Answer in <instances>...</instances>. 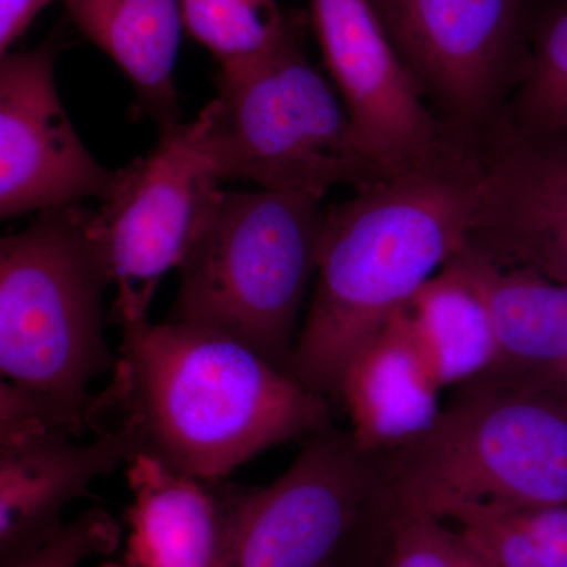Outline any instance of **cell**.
I'll return each instance as SVG.
<instances>
[{"instance_id": "obj_23", "label": "cell", "mask_w": 567, "mask_h": 567, "mask_svg": "<svg viewBox=\"0 0 567 567\" xmlns=\"http://www.w3.org/2000/svg\"><path fill=\"white\" fill-rule=\"evenodd\" d=\"M121 536L118 522L106 511L92 507L66 524L51 543L14 567H80L85 559L114 554Z\"/></svg>"}, {"instance_id": "obj_3", "label": "cell", "mask_w": 567, "mask_h": 567, "mask_svg": "<svg viewBox=\"0 0 567 567\" xmlns=\"http://www.w3.org/2000/svg\"><path fill=\"white\" fill-rule=\"evenodd\" d=\"M382 454L394 507L567 502V383L492 365L457 386L427 434Z\"/></svg>"}, {"instance_id": "obj_9", "label": "cell", "mask_w": 567, "mask_h": 567, "mask_svg": "<svg viewBox=\"0 0 567 567\" xmlns=\"http://www.w3.org/2000/svg\"><path fill=\"white\" fill-rule=\"evenodd\" d=\"M423 95L456 136L498 115L527 54L536 0H371Z\"/></svg>"}, {"instance_id": "obj_15", "label": "cell", "mask_w": 567, "mask_h": 567, "mask_svg": "<svg viewBox=\"0 0 567 567\" xmlns=\"http://www.w3.org/2000/svg\"><path fill=\"white\" fill-rule=\"evenodd\" d=\"M132 502L123 559L134 567H224L215 484L137 454L126 464Z\"/></svg>"}, {"instance_id": "obj_6", "label": "cell", "mask_w": 567, "mask_h": 567, "mask_svg": "<svg viewBox=\"0 0 567 567\" xmlns=\"http://www.w3.org/2000/svg\"><path fill=\"white\" fill-rule=\"evenodd\" d=\"M320 203L300 193L223 189L177 268L166 320L223 331L290 374L298 317L319 267Z\"/></svg>"}, {"instance_id": "obj_17", "label": "cell", "mask_w": 567, "mask_h": 567, "mask_svg": "<svg viewBox=\"0 0 567 567\" xmlns=\"http://www.w3.org/2000/svg\"><path fill=\"white\" fill-rule=\"evenodd\" d=\"M454 259L491 312L498 347L494 365L567 383V284L498 267L466 246Z\"/></svg>"}, {"instance_id": "obj_14", "label": "cell", "mask_w": 567, "mask_h": 567, "mask_svg": "<svg viewBox=\"0 0 567 567\" xmlns=\"http://www.w3.org/2000/svg\"><path fill=\"white\" fill-rule=\"evenodd\" d=\"M442 390L404 308L353 354L334 399L364 450L391 453L431 431L442 413Z\"/></svg>"}, {"instance_id": "obj_25", "label": "cell", "mask_w": 567, "mask_h": 567, "mask_svg": "<svg viewBox=\"0 0 567 567\" xmlns=\"http://www.w3.org/2000/svg\"><path fill=\"white\" fill-rule=\"evenodd\" d=\"M100 567H134L132 565H130L128 561H125V559H118V561H107V563H103L102 566Z\"/></svg>"}, {"instance_id": "obj_21", "label": "cell", "mask_w": 567, "mask_h": 567, "mask_svg": "<svg viewBox=\"0 0 567 567\" xmlns=\"http://www.w3.org/2000/svg\"><path fill=\"white\" fill-rule=\"evenodd\" d=\"M183 29L219 65L274 43L289 18L276 0H181Z\"/></svg>"}, {"instance_id": "obj_22", "label": "cell", "mask_w": 567, "mask_h": 567, "mask_svg": "<svg viewBox=\"0 0 567 567\" xmlns=\"http://www.w3.org/2000/svg\"><path fill=\"white\" fill-rule=\"evenodd\" d=\"M385 554L386 567H495L443 518L394 506Z\"/></svg>"}, {"instance_id": "obj_20", "label": "cell", "mask_w": 567, "mask_h": 567, "mask_svg": "<svg viewBox=\"0 0 567 567\" xmlns=\"http://www.w3.org/2000/svg\"><path fill=\"white\" fill-rule=\"evenodd\" d=\"M517 84V122L567 133V0L537 6Z\"/></svg>"}, {"instance_id": "obj_19", "label": "cell", "mask_w": 567, "mask_h": 567, "mask_svg": "<svg viewBox=\"0 0 567 567\" xmlns=\"http://www.w3.org/2000/svg\"><path fill=\"white\" fill-rule=\"evenodd\" d=\"M442 518L495 567H567V502L464 505Z\"/></svg>"}, {"instance_id": "obj_24", "label": "cell", "mask_w": 567, "mask_h": 567, "mask_svg": "<svg viewBox=\"0 0 567 567\" xmlns=\"http://www.w3.org/2000/svg\"><path fill=\"white\" fill-rule=\"evenodd\" d=\"M52 0H0V55L24 37L41 10Z\"/></svg>"}, {"instance_id": "obj_13", "label": "cell", "mask_w": 567, "mask_h": 567, "mask_svg": "<svg viewBox=\"0 0 567 567\" xmlns=\"http://www.w3.org/2000/svg\"><path fill=\"white\" fill-rule=\"evenodd\" d=\"M54 39L0 55V218L106 199L115 173L82 144L55 85Z\"/></svg>"}, {"instance_id": "obj_8", "label": "cell", "mask_w": 567, "mask_h": 567, "mask_svg": "<svg viewBox=\"0 0 567 567\" xmlns=\"http://www.w3.org/2000/svg\"><path fill=\"white\" fill-rule=\"evenodd\" d=\"M210 110L192 122L159 128L156 147L115 173L89 233L99 246L115 287L111 322L148 320L156 289L167 271L181 267L219 194L213 166Z\"/></svg>"}, {"instance_id": "obj_16", "label": "cell", "mask_w": 567, "mask_h": 567, "mask_svg": "<svg viewBox=\"0 0 567 567\" xmlns=\"http://www.w3.org/2000/svg\"><path fill=\"white\" fill-rule=\"evenodd\" d=\"M92 44L126 74L142 112L159 128L181 121L174 70L183 31L181 0H62Z\"/></svg>"}, {"instance_id": "obj_5", "label": "cell", "mask_w": 567, "mask_h": 567, "mask_svg": "<svg viewBox=\"0 0 567 567\" xmlns=\"http://www.w3.org/2000/svg\"><path fill=\"white\" fill-rule=\"evenodd\" d=\"M210 110V153L219 181L322 200L339 185L388 181L358 141L341 96L305 54L290 17L265 50L219 65Z\"/></svg>"}, {"instance_id": "obj_18", "label": "cell", "mask_w": 567, "mask_h": 567, "mask_svg": "<svg viewBox=\"0 0 567 567\" xmlns=\"http://www.w3.org/2000/svg\"><path fill=\"white\" fill-rule=\"evenodd\" d=\"M406 315L442 388L462 385L496 363L491 312L454 257L417 290Z\"/></svg>"}, {"instance_id": "obj_2", "label": "cell", "mask_w": 567, "mask_h": 567, "mask_svg": "<svg viewBox=\"0 0 567 567\" xmlns=\"http://www.w3.org/2000/svg\"><path fill=\"white\" fill-rule=\"evenodd\" d=\"M475 152L360 189L327 210L290 374L334 399L347 363L468 244Z\"/></svg>"}, {"instance_id": "obj_11", "label": "cell", "mask_w": 567, "mask_h": 567, "mask_svg": "<svg viewBox=\"0 0 567 567\" xmlns=\"http://www.w3.org/2000/svg\"><path fill=\"white\" fill-rule=\"evenodd\" d=\"M61 421L20 388L0 382V567H14L51 543L63 513L93 481L137 456L133 435L104 429L76 442Z\"/></svg>"}, {"instance_id": "obj_4", "label": "cell", "mask_w": 567, "mask_h": 567, "mask_svg": "<svg viewBox=\"0 0 567 567\" xmlns=\"http://www.w3.org/2000/svg\"><path fill=\"white\" fill-rule=\"evenodd\" d=\"M91 212H41L0 241V369L55 420L100 434L91 383L118 357L104 336L103 297L112 278L89 233Z\"/></svg>"}, {"instance_id": "obj_10", "label": "cell", "mask_w": 567, "mask_h": 567, "mask_svg": "<svg viewBox=\"0 0 567 567\" xmlns=\"http://www.w3.org/2000/svg\"><path fill=\"white\" fill-rule=\"evenodd\" d=\"M309 13L358 141L386 178L473 151L425 106L371 0H309Z\"/></svg>"}, {"instance_id": "obj_7", "label": "cell", "mask_w": 567, "mask_h": 567, "mask_svg": "<svg viewBox=\"0 0 567 567\" xmlns=\"http://www.w3.org/2000/svg\"><path fill=\"white\" fill-rule=\"evenodd\" d=\"M213 484L224 567H365L385 532L390 499L382 454L331 423L305 439L275 483Z\"/></svg>"}, {"instance_id": "obj_1", "label": "cell", "mask_w": 567, "mask_h": 567, "mask_svg": "<svg viewBox=\"0 0 567 567\" xmlns=\"http://www.w3.org/2000/svg\"><path fill=\"white\" fill-rule=\"evenodd\" d=\"M114 379L100 394V427L133 435L137 454L223 481L271 447L330 424L324 395L308 390L245 342L196 323L122 328Z\"/></svg>"}, {"instance_id": "obj_12", "label": "cell", "mask_w": 567, "mask_h": 567, "mask_svg": "<svg viewBox=\"0 0 567 567\" xmlns=\"http://www.w3.org/2000/svg\"><path fill=\"white\" fill-rule=\"evenodd\" d=\"M477 205L466 248L567 284V133L496 115L475 144Z\"/></svg>"}]
</instances>
